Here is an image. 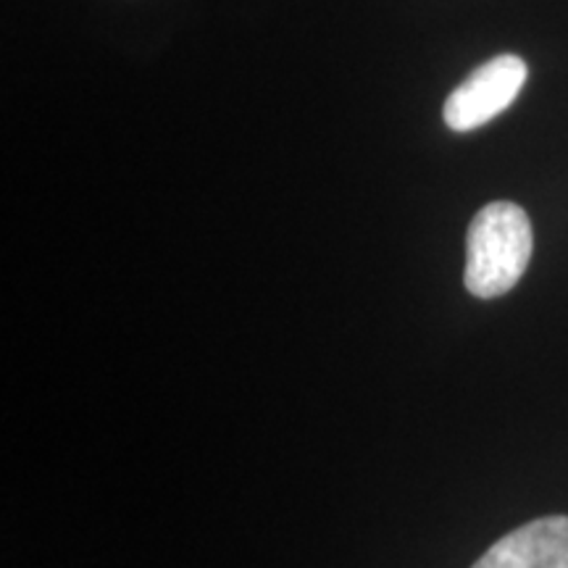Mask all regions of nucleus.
<instances>
[{
	"label": "nucleus",
	"instance_id": "nucleus-1",
	"mask_svg": "<svg viewBox=\"0 0 568 568\" xmlns=\"http://www.w3.org/2000/svg\"><path fill=\"white\" fill-rule=\"evenodd\" d=\"M531 247V222L516 203H489L474 216L466 237V290L477 297L510 293L527 272Z\"/></svg>",
	"mask_w": 568,
	"mask_h": 568
},
{
	"label": "nucleus",
	"instance_id": "nucleus-2",
	"mask_svg": "<svg viewBox=\"0 0 568 568\" xmlns=\"http://www.w3.org/2000/svg\"><path fill=\"white\" fill-rule=\"evenodd\" d=\"M527 82V63L503 53L481 63L447 95L443 116L453 132H471L503 113Z\"/></svg>",
	"mask_w": 568,
	"mask_h": 568
},
{
	"label": "nucleus",
	"instance_id": "nucleus-3",
	"mask_svg": "<svg viewBox=\"0 0 568 568\" xmlns=\"http://www.w3.org/2000/svg\"><path fill=\"white\" fill-rule=\"evenodd\" d=\"M471 568H568V516H545L508 531Z\"/></svg>",
	"mask_w": 568,
	"mask_h": 568
}]
</instances>
